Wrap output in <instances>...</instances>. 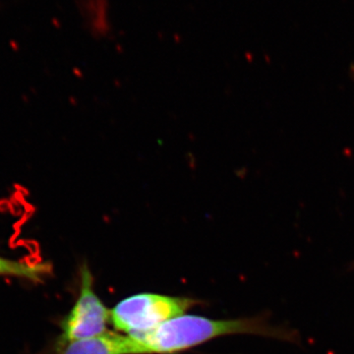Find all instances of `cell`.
Segmentation results:
<instances>
[{
    "instance_id": "obj_5",
    "label": "cell",
    "mask_w": 354,
    "mask_h": 354,
    "mask_svg": "<svg viewBox=\"0 0 354 354\" xmlns=\"http://www.w3.org/2000/svg\"><path fill=\"white\" fill-rule=\"evenodd\" d=\"M51 272L48 263H29L0 256V277H8L39 283Z\"/></svg>"
},
{
    "instance_id": "obj_1",
    "label": "cell",
    "mask_w": 354,
    "mask_h": 354,
    "mask_svg": "<svg viewBox=\"0 0 354 354\" xmlns=\"http://www.w3.org/2000/svg\"><path fill=\"white\" fill-rule=\"evenodd\" d=\"M251 334L293 342L292 332L277 328L260 317L215 320L206 317L181 315L148 334L130 335L141 344L145 354H174L223 335Z\"/></svg>"
},
{
    "instance_id": "obj_3",
    "label": "cell",
    "mask_w": 354,
    "mask_h": 354,
    "mask_svg": "<svg viewBox=\"0 0 354 354\" xmlns=\"http://www.w3.org/2000/svg\"><path fill=\"white\" fill-rule=\"evenodd\" d=\"M111 317V310L106 308L94 290L92 272L84 264L80 269V291L73 307L60 322L57 346L104 334Z\"/></svg>"
},
{
    "instance_id": "obj_4",
    "label": "cell",
    "mask_w": 354,
    "mask_h": 354,
    "mask_svg": "<svg viewBox=\"0 0 354 354\" xmlns=\"http://www.w3.org/2000/svg\"><path fill=\"white\" fill-rule=\"evenodd\" d=\"M57 354H145L141 344L132 337L106 332L57 346Z\"/></svg>"
},
{
    "instance_id": "obj_2",
    "label": "cell",
    "mask_w": 354,
    "mask_h": 354,
    "mask_svg": "<svg viewBox=\"0 0 354 354\" xmlns=\"http://www.w3.org/2000/svg\"><path fill=\"white\" fill-rule=\"evenodd\" d=\"M196 304L191 298L139 293L118 302L111 310V320L116 330L129 335L148 334Z\"/></svg>"
}]
</instances>
